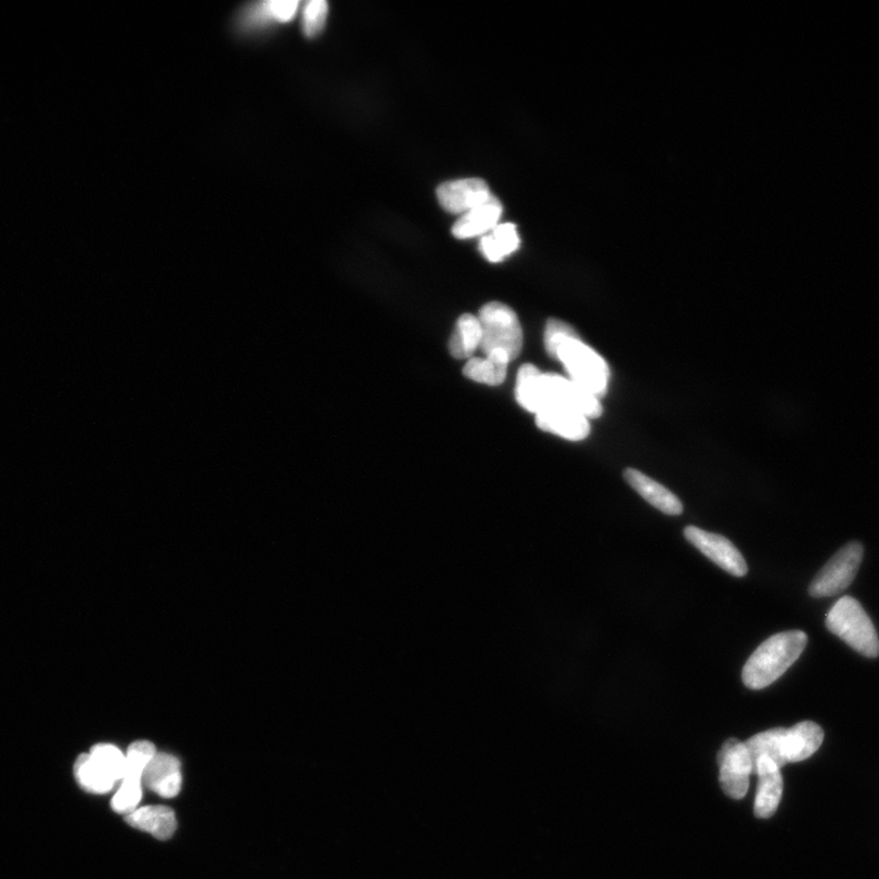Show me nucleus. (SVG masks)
<instances>
[{
    "mask_svg": "<svg viewBox=\"0 0 879 879\" xmlns=\"http://www.w3.org/2000/svg\"><path fill=\"white\" fill-rule=\"evenodd\" d=\"M516 399L520 408L533 414L548 409L571 411L587 419L603 414V404L595 395L565 376L541 373L533 364L521 365Z\"/></svg>",
    "mask_w": 879,
    "mask_h": 879,
    "instance_id": "nucleus-1",
    "label": "nucleus"
},
{
    "mask_svg": "<svg viewBox=\"0 0 879 879\" xmlns=\"http://www.w3.org/2000/svg\"><path fill=\"white\" fill-rule=\"evenodd\" d=\"M544 342L547 353L564 364L568 379L598 399L606 395L610 369L600 354L579 339L571 325L558 319H550Z\"/></svg>",
    "mask_w": 879,
    "mask_h": 879,
    "instance_id": "nucleus-2",
    "label": "nucleus"
},
{
    "mask_svg": "<svg viewBox=\"0 0 879 879\" xmlns=\"http://www.w3.org/2000/svg\"><path fill=\"white\" fill-rule=\"evenodd\" d=\"M807 645V635L801 631L778 633L762 643L750 656L742 670V682L752 690L774 684L793 664Z\"/></svg>",
    "mask_w": 879,
    "mask_h": 879,
    "instance_id": "nucleus-3",
    "label": "nucleus"
},
{
    "mask_svg": "<svg viewBox=\"0 0 879 879\" xmlns=\"http://www.w3.org/2000/svg\"><path fill=\"white\" fill-rule=\"evenodd\" d=\"M826 625L855 651L869 659L879 656V637L871 618L852 596L838 600L826 618Z\"/></svg>",
    "mask_w": 879,
    "mask_h": 879,
    "instance_id": "nucleus-4",
    "label": "nucleus"
},
{
    "mask_svg": "<svg viewBox=\"0 0 879 879\" xmlns=\"http://www.w3.org/2000/svg\"><path fill=\"white\" fill-rule=\"evenodd\" d=\"M478 319L482 353L499 354L509 362L515 361L523 349V331L514 309L505 303L491 302L481 308Z\"/></svg>",
    "mask_w": 879,
    "mask_h": 879,
    "instance_id": "nucleus-5",
    "label": "nucleus"
},
{
    "mask_svg": "<svg viewBox=\"0 0 879 879\" xmlns=\"http://www.w3.org/2000/svg\"><path fill=\"white\" fill-rule=\"evenodd\" d=\"M864 546L857 541L846 544L830 557L829 561L817 573L810 584L809 593L814 597L836 596L854 582L862 566Z\"/></svg>",
    "mask_w": 879,
    "mask_h": 879,
    "instance_id": "nucleus-6",
    "label": "nucleus"
},
{
    "mask_svg": "<svg viewBox=\"0 0 879 879\" xmlns=\"http://www.w3.org/2000/svg\"><path fill=\"white\" fill-rule=\"evenodd\" d=\"M718 761L724 793L736 800L746 797L752 775V762L746 744L728 739L723 744Z\"/></svg>",
    "mask_w": 879,
    "mask_h": 879,
    "instance_id": "nucleus-7",
    "label": "nucleus"
},
{
    "mask_svg": "<svg viewBox=\"0 0 879 879\" xmlns=\"http://www.w3.org/2000/svg\"><path fill=\"white\" fill-rule=\"evenodd\" d=\"M684 537L724 571L734 577L747 576L748 565L746 559L727 538L709 533V531L693 526L684 529Z\"/></svg>",
    "mask_w": 879,
    "mask_h": 879,
    "instance_id": "nucleus-8",
    "label": "nucleus"
},
{
    "mask_svg": "<svg viewBox=\"0 0 879 879\" xmlns=\"http://www.w3.org/2000/svg\"><path fill=\"white\" fill-rule=\"evenodd\" d=\"M440 206L452 215H466L487 202L492 193L481 179H463L442 183L437 191Z\"/></svg>",
    "mask_w": 879,
    "mask_h": 879,
    "instance_id": "nucleus-9",
    "label": "nucleus"
},
{
    "mask_svg": "<svg viewBox=\"0 0 879 879\" xmlns=\"http://www.w3.org/2000/svg\"><path fill=\"white\" fill-rule=\"evenodd\" d=\"M142 785L161 798H176L182 786L180 761L169 753L157 752L144 771Z\"/></svg>",
    "mask_w": 879,
    "mask_h": 879,
    "instance_id": "nucleus-10",
    "label": "nucleus"
},
{
    "mask_svg": "<svg viewBox=\"0 0 879 879\" xmlns=\"http://www.w3.org/2000/svg\"><path fill=\"white\" fill-rule=\"evenodd\" d=\"M753 775L759 776V787L755 799V816L770 818L776 814L781 794H784V779L780 768L768 758H761L753 768Z\"/></svg>",
    "mask_w": 879,
    "mask_h": 879,
    "instance_id": "nucleus-11",
    "label": "nucleus"
},
{
    "mask_svg": "<svg viewBox=\"0 0 879 879\" xmlns=\"http://www.w3.org/2000/svg\"><path fill=\"white\" fill-rule=\"evenodd\" d=\"M297 0H272L250 4L241 12L238 25L244 31L263 30L273 24L292 22L298 12Z\"/></svg>",
    "mask_w": 879,
    "mask_h": 879,
    "instance_id": "nucleus-12",
    "label": "nucleus"
},
{
    "mask_svg": "<svg viewBox=\"0 0 879 879\" xmlns=\"http://www.w3.org/2000/svg\"><path fill=\"white\" fill-rule=\"evenodd\" d=\"M501 202L492 195L487 202L463 215L453 225L452 234L460 240L488 235L499 225L502 216Z\"/></svg>",
    "mask_w": 879,
    "mask_h": 879,
    "instance_id": "nucleus-13",
    "label": "nucleus"
},
{
    "mask_svg": "<svg viewBox=\"0 0 879 879\" xmlns=\"http://www.w3.org/2000/svg\"><path fill=\"white\" fill-rule=\"evenodd\" d=\"M535 418L541 430L571 441L586 439L592 430L591 422L584 415L571 411L548 409L535 414Z\"/></svg>",
    "mask_w": 879,
    "mask_h": 879,
    "instance_id": "nucleus-14",
    "label": "nucleus"
},
{
    "mask_svg": "<svg viewBox=\"0 0 879 879\" xmlns=\"http://www.w3.org/2000/svg\"><path fill=\"white\" fill-rule=\"evenodd\" d=\"M624 479L644 500L665 515L680 516L683 512L682 502L668 488L655 481L644 473L628 468Z\"/></svg>",
    "mask_w": 879,
    "mask_h": 879,
    "instance_id": "nucleus-15",
    "label": "nucleus"
},
{
    "mask_svg": "<svg viewBox=\"0 0 879 879\" xmlns=\"http://www.w3.org/2000/svg\"><path fill=\"white\" fill-rule=\"evenodd\" d=\"M824 739V729L815 722H800L793 728L786 729L784 751L787 763L801 762L813 757L823 746Z\"/></svg>",
    "mask_w": 879,
    "mask_h": 879,
    "instance_id": "nucleus-16",
    "label": "nucleus"
},
{
    "mask_svg": "<svg viewBox=\"0 0 879 879\" xmlns=\"http://www.w3.org/2000/svg\"><path fill=\"white\" fill-rule=\"evenodd\" d=\"M127 823L160 840L171 838L177 830L176 814L167 806H144L134 810L127 816Z\"/></svg>",
    "mask_w": 879,
    "mask_h": 879,
    "instance_id": "nucleus-17",
    "label": "nucleus"
},
{
    "mask_svg": "<svg viewBox=\"0 0 879 879\" xmlns=\"http://www.w3.org/2000/svg\"><path fill=\"white\" fill-rule=\"evenodd\" d=\"M75 776L79 785L90 793L105 794L117 787L118 780L113 777L102 763L91 757V753H83L76 761Z\"/></svg>",
    "mask_w": 879,
    "mask_h": 879,
    "instance_id": "nucleus-18",
    "label": "nucleus"
},
{
    "mask_svg": "<svg viewBox=\"0 0 879 879\" xmlns=\"http://www.w3.org/2000/svg\"><path fill=\"white\" fill-rule=\"evenodd\" d=\"M481 325L477 315L463 314L450 340V353L456 360H470L481 346Z\"/></svg>",
    "mask_w": 879,
    "mask_h": 879,
    "instance_id": "nucleus-19",
    "label": "nucleus"
},
{
    "mask_svg": "<svg viewBox=\"0 0 879 879\" xmlns=\"http://www.w3.org/2000/svg\"><path fill=\"white\" fill-rule=\"evenodd\" d=\"M520 240L515 224H499L490 234L482 236L480 250L489 262L499 263L506 257L516 253Z\"/></svg>",
    "mask_w": 879,
    "mask_h": 879,
    "instance_id": "nucleus-20",
    "label": "nucleus"
},
{
    "mask_svg": "<svg viewBox=\"0 0 879 879\" xmlns=\"http://www.w3.org/2000/svg\"><path fill=\"white\" fill-rule=\"evenodd\" d=\"M786 728H774L762 732L753 736L746 742L753 768L761 758H768L774 761L776 765L781 768L787 765L784 751V737Z\"/></svg>",
    "mask_w": 879,
    "mask_h": 879,
    "instance_id": "nucleus-21",
    "label": "nucleus"
},
{
    "mask_svg": "<svg viewBox=\"0 0 879 879\" xmlns=\"http://www.w3.org/2000/svg\"><path fill=\"white\" fill-rule=\"evenodd\" d=\"M509 363L499 354L473 357L463 369V374L473 382L499 386L506 379Z\"/></svg>",
    "mask_w": 879,
    "mask_h": 879,
    "instance_id": "nucleus-22",
    "label": "nucleus"
},
{
    "mask_svg": "<svg viewBox=\"0 0 879 879\" xmlns=\"http://www.w3.org/2000/svg\"><path fill=\"white\" fill-rule=\"evenodd\" d=\"M142 799V780L124 778L117 793L112 799L115 813L130 815L138 810Z\"/></svg>",
    "mask_w": 879,
    "mask_h": 879,
    "instance_id": "nucleus-23",
    "label": "nucleus"
},
{
    "mask_svg": "<svg viewBox=\"0 0 879 879\" xmlns=\"http://www.w3.org/2000/svg\"><path fill=\"white\" fill-rule=\"evenodd\" d=\"M157 750L150 741H137L131 744L127 755V774L124 778L142 780L144 771L148 763L156 755Z\"/></svg>",
    "mask_w": 879,
    "mask_h": 879,
    "instance_id": "nucleus-24",
    "label": "nucleus"
},
{
    "mask_svg": "<svg viewBox=\"0 0 879 879\" xmlns=\"http://www.w3.org/2000/svg\"><path fill=\"white\" fill-rule=\"evenodd\" d=\"M90 753L111 772L120 785L127 774V757L117 747L109 746V744H100Z\"/></svg>",
    "mask_w": 879,
    "mask_h": 879,
    "instance_id": "nucleus-25",
    "label": "nucleus"
},
{
    "mask_svg": "<svg viewBox=\"0 0 879 879\" xmlns=\"http://www.w3.org/2000/svg\"><path fill=\"white\" fill-rule=\"evenodd\" d=\"M328 5L324 0H311L303 7L302 30L306 37L313 38L324 30Z\"/></svg>",
    "mask_w": 879,
    "mask_h": 879,
    "instance_id": "nucleus-26",
    "label": "nucleus"
}]
</instances>
